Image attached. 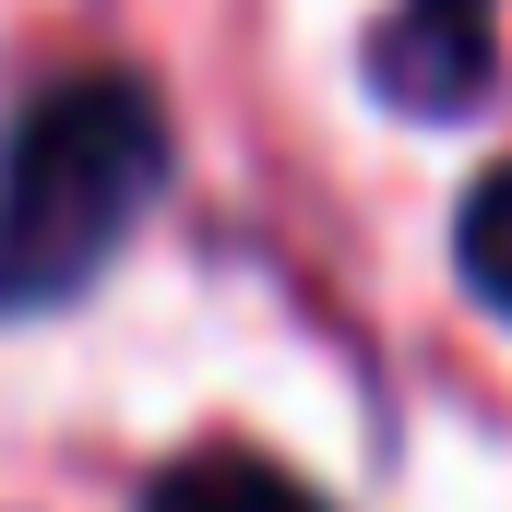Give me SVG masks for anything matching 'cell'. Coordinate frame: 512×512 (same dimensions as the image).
<instances>
[{
    "mask_svg": "<svg viewBox=\"0 0 512 512\" xmlns=\"http://www.w3.org/2000/svg\"><path fill=\"white\" fill-rule=\"evenodd\" d=\"M167 191V108L131 72H72L0 131V310L84 298Z\"/></svg>",
    "mask_w": 512,
    "mask_h": 512,
    "instance_id": "6da1fadb",
    "label": "cell"
},
{
    "mask_svg": "<svg viewBox=\"0 0 512 512\" xmlns=\"http://www.w3.org/2000/svg\"><path fill=\"white\" fill-rule=\"evenodd\" d=\"M143 512H334L310 477H286V465H262V453H191V465H167L155 477V501Z\"/></svg>",
    "mask_w": 512,
    "mask_h": 512,
    "instance_id": "3957f363",
    "label": "cell"
},
{
    "mask_svg": "<svg viewBox=\"0 0 512 512\" xmlns=\"http://www.w3.org/2000/svg\"><path fill=\"white\" fill-rule=\"evenodd\" d=\"M370 72H382L405 108L489 96V0H405L382 24V48H370Z\"/></svg>",
    "mask_w": 512,
    "mask_h": 512,
    "instance_id": "7a4b0ae2",
    "label": "cell"
},
{
    "mask_svg": "<svg viewBox=\"0 0 512 512\" xmlns=\"http://www.w3.org/2000/svg\"><path fill=\"white\" fill-rule=\"evenodd\" d=\"M465 286L512 322V167H489V179L465 191Z\"/></svg>",
    "mask_w": 512,
    "mask_h": 512,
    "instance_id": "277c9868",
    "label": "cell"
}]
</instances>
